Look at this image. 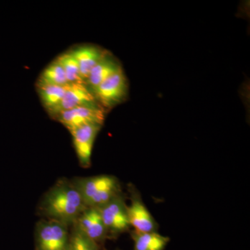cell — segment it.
Listing matches in <instances>:
<instances>
[{"label": "cell", "mask_w": 250, "mask_h": 250, "mask_svg": "<svg viewBox=\"0 0 250 250\" xmlns=\"http://www.w3.org/2000/svg\"><path fill=\"white\" fill-rule=\"evenodd\" d=\"M72 180L62 178L50 188L41 200V214L70 228L86 208Z\"/></svg>", "instance_id": "cell-1"}, {"label": "cell", "mask_w": 250, "mask_h": 250, "mask_svg": "<svg viewBox=\"0 0 250 250\" xmlns=\"http://www.w3.org/2000/svg\"><path fill=\"white\" fill-rule=\"evenodd\" d=\"M72 181L86 207L100 208L122 193L121 184L115 176L102 174Z\"/></svg>", "instance_id": "cell-2"}, {"label": "cell", "mask_w": 250, "mask_h": 250, "mask_svg": "<svg viewBox=\"0 0 250 250\" xmlns=\"http://www.w3.org/2000/svg\"><path fill=\"white\" fill-rule=\"evenodd\" d=\"M70 231L55 220H41L36 224L35 250H68Z\"/></svg>", "instance_id": "cell-3"}, {"label": "cell", "mask_w": 250, "mask_h": 250, "mask_svg": "<svg viewBox=\"0 0 250 250\" xmlns=\"http://www.w3.org/2000/svg\"><path fill=\"white\" fill-rule=\"evenodd\" d=\"M127 207L123 193L98 208L107 231L108 238H117L129 230Z\"/></svg>", "instance_id": "cell-4"}, {"label": "cell", "mask_w": 250, "mask_h": 250, "mask_svg": "<svg viewBox=\"0 0 250 250\" xmlns=\"http://www.w3.org/2000/svg\"><path fill=\"white\" fill-rule=\"evenodd\" d=\"M127 93V80L122 69L99 85L94 90L93 95L105 111L124 102Z\"/></svg>", "instance_id": "cell-5"}, {"label": "cell", "mask_w": 250, "mask_h": 250, "mask_svg": "<svg viewBox=\"0 0 250 250\" xmlns=\"http://www.w3.org/2000/svg\"><path fill=\"white\" fill-rule=\"evenodd\" d=\"M105 111L101 106H83L59 113L54 120L59 122L69 131L91 124L103 125Z\"/></svg>", "instance_id": "cell-6"}, {"label": "cell", "mask_w": 250, "mask_h": 250, "mask_svg": "<svg viewBox=\"0 0 250 250\" xmlns=\"http://www.w3.org/2000/svg\"><path fill=\"white\" fill-rule=\"evenodd\" d=\"M102 126L103 125H88L70 131L74 147L82 167H88L91 165L94 142Z\"/></svg>", "instance_id": "cell-7"}, {"label": "cell", "mask_w": 250, "mask_h": 250, "mask_svg": "<svg viewBox=\"0 0 250 250\" xmlns=\"http://www.w3.org/2000/svg\"><path fill=\"white\" fill-rule=\"evenodd\" d=\"M73 225L101 247L108 238L107 231L98 208L87 207Z\"/></svg>", "instance_id": "cell-8"}, {"label": "cell", "mask_w": 250, "mask_h": 250, "mask_svg": "<svg viewBox=\"0 0 250 250\" xmlns=\"http://www.w3.org/2000/svg\"><path fill=\"white\" fill-rule=\"evenodd\" d=\"M130 227L139 232H157L158 224L136 190L131 191V205L127 207Z\"/></svg>", "instance_id": "cell-9"}, {"label": "cell", "mask_w": 250, "mask_h": 250, "mask_svg": "<svg viewBox=\"0 0 250 250\" xmlns=\"http://www.w3.org/2000/svg\"><path fill=\"white\" fill-rule=\"evenodd\" d=\"M69 51L78 62L81 77L84 83L92 69L108 52L103 47L93 44H80Z\"/></svg>", "instance_id": "cell-10"}, {"label": "cell", "mask_w": 250, "mask_h": 250, "mask_svg": "<svg viewBox=\"0 0 250 250\" xmlns=\"http://www.w3.org/2000/svg\"><path fill=\"white\" fill-rule=\"evenodd\" d=\"M97 105H99V104L97 103L93 94L87 88L85 83L70 84L52 119L62 111L79 106Z\"/></svg>", "instance_id": "cell-11"}, {"label": "cell", "mask_w": 250, "mask_h": 250, "mask_svg": "<svg viewBox=\"0 0 250 250\" xmlns=\"http://www.w3.org/2000/svg\"><path fill=\"white\" fill-rule=\"evenodd\" d=\"M119 61L113 57V54L107 52L92 69L88 78L85 80V84L90 91L93 94L99 85L111 77L113 74L122 70Z\"/></svg>", "instance_id": "cell-12"}, {"label": "cell", "mask_w": 250, "mask_h": 250, "mask_svg": "<svg viewBox=\"0 0 250 250\" xmlns=\"http://www.w3.org/2000/svg\"><path fill=\"white\" fill-rule=\"evenodd\" d=\"M68 85L36 84V90L39 94L41 103L51 118H53L57 108L64 98Z\"/></svg>", "instance_id": "cell-13"}, {"label": "cell", "mask_w": 250, "mask_h": 250, "mask_svg": "<svg viewBox=\"0 0 250 250\" xmlns=\"http://www.w3.org/2000/svg\"><path fill=\"white\" fill-rule=\"evenodd\" d=\"M134 241V250H164L170 238L162 236L158 232H139L131 231Z\"/></svg>", "instance_id": "cell-14"}, {"label": "cell", "mask_w": 250, "mask_h": 250, "mask_svg": "<svg viewBox=\"0 0 250 250\" xmlns=\"http://www.w3.org/2000/svg\"><path fill=\"white\" fill-rule=\"evenodd\" d=\"M36 84L59 85H70L67 82L65 71L57 59H54L41 72Z\"/></svg>", "instance_id": "cell-15"}, {"label": "cell", "mask_w": 250, "mask_h": 250, "mask_svg": "<svg viewBox=\"0 0 250 250\" xmlns=\"http://www.w3.org/2000/svg\"><path fill=\"white\" fill-rule=\"evenodd\" d=\"M57 59L65 71L69 84L85 83L81 77L78 62L70 53V51L62 52L57 57Z\"/></svg>", "instance_id": "cell-16"}, {"label": "cell", "mask_w": 250, "mask_h": 250, "mask_svg": "<svg viewBox=\"0 0 250 250\" xmlns=\"http://www.w3.org/2000/svg\"><path fill=\"white\" fill-rule=\"evenodd\" d=\"M68 250H101V246L85 236L73 225L70 230Z\"/></svg>", "instance_id": "cell-17"}, {"label": "cell", "mask_w": 250, "mask_h": 250, "mask_svg": "<svg viewBox=\"0 0 250 250\" xmlns=\"http://www.w3.org/2000/svg\"></svg>", "instance_id": "cell-18"}]
</instances>
